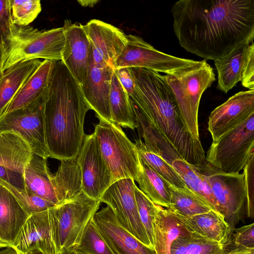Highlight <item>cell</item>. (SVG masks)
Segmentation results:
<instances>
[{
	"instance_id": "obj_25",
	"label": "cell",
	"mask_w": 254,
	"mask_h": 254,
	"mask_svg": "<svg viewBox=\"0 0 254 254\" xmlns=\"http://www.w3.org/2000/svg\"><path fill=\"white\" fill-rule=\"evenodd\" d=\"M251 42L238 45L214 61L217 73V87L224 93L241 81L248 48Z\"/></svg>"
},
{
	"instance_id": "obj_37",
	"label": "cell",
	"mask_w": 254,
	"mask_h": 254,
	"mask_svg": "<svg viewBox=\"0 0 254 254\" xmlns=\"http://www.w3.org/2000/svg\"><path fill=\"white\" fill-rule=\"evenodd\" d=\"M12 23L19 26H27L40 13V0H10Z\"/></svg>"
},
{
	"instance_id": "obj_44",
	"label": "cell",
	"mask_w": 254,
	"mask_h": 254,
	"mask_svg": "<svg viewBox=\"0 0 254 254\" xmlns=\"http://www.w3.org/2000/svg\"><path fill=\"white\" fill-rule=\"evenodd\" d=\"M117 78L127 92L130 96L134 88V80L129 67H122L114 69Z\"/></svg>"
},
{
	"instance_id": "obj_1",
	"label": "cell",
	"mask_w": 254,
	"mask_h": 254,
	"mask_svg": "<svg viewBox=\"0 0 254 254\" xmlns=\"http://www.w3.org/2000/svg\"><path fill=\"white\" fill-rule=\"evenodd\" d=\"M171 12L181 46L205 60L254 41V0H180Z\"/></svg>"
},
{
	"instance_id": "obj_34",
	"label": "cell",
	"mask_w": 254,
	"mask_h": 254,
	"mask_svg": "<svg viewBox=\"0 0 254 254\" xmlns=\"http://www.w3.org/2000/svg\"><path fill=\"white\" fill-rule=\"evenodd\" d=\"M228 245L220 244L191 232V235L179 237L172 243L170 254H216Z\"/></svg>"
},
{
	"instance_id": "obj_26",
	"label": "cell",
	"mask_w": 254,
	"mask_h": 254,
	"mask_svg": "<svg viewBox=\"0 0 254 254\" xmlns=\"http://www.w3.org/2000/svg\"><path fill=\"white\" fill-rule=\"evenodd\" d=\"M39 60L18 63L4 71L0 80V119L19 90L41 64Z\"/></svg>"
},
{
	"instance_id": "obj_42",
	"label": "cell",
	"mask_w": 254,
	"mask_h": 254,
	"mask_svg": "<svg viewBox=\"0 0 254 254\" xmlns=\"http://www.w3.org/2000/svg\"><path fill=\"white\" fill-rule=\"evenodd\" d=\"M236 247L254 248V223L235 229L232 233Z\"/></svg>"
},
{
	"instance_id": "obj_11",
	"label": "cell",
	"mask_w": 254,
	"mask_h": 254,
	"mask_svg": "<svg viewBox=\"0 0 254 254\" xmlns=\"http://www.w3.org/2000/svg\"><path fill=\"white\" fill-rule=\"evenodd\" d=\"M43 93L27 106L0 118V129L17 132L29 144L33 154L47 159L50 154L45 133Z\"/></svg>"
},
{
	"instance_id": "obj_3",
	"label": "cell",
	"mask_w": 254,
	"mask_h": 254,
	"mask_svg": "<svg viewBox=\"0 0 254 254\" xmlns=\"http://www.w3.org/2000/svg\"><path fill=\"white\" fill-rule=\"evenodd\" d=\"M134 88L129 96L153 130L184 160L202 168L205 154L200 140L187 131L171 89L162 74L130 68Z\"/></svg>"
},
{
	"instance_id": "obj_9",
	"label": "cell",
	"mask_w": 254,
	"mask_h": 254,
	"mask_svg": "<svg viewBox=\"0 0 254 254\" xmlns=\"http://www.w3.org/2000/svg\"><path fill=\"white\" fill-rule=\"evenodd\" d=\"M209 182L219 212L229 225L232 234L246 213V193L243 173H228L206 163L200 168Z\"/></svg>"
},
{
	"instance_id": "obj_33",
	"label": "cell",
	"mask_w": 254,
	"mask_h": 254,
	"mask_svg": "<svg viewBox=\"0 0 254 254\" xmlns=\"http://www.w3.org/2000/svg\"><path fill=\"white\" fill-rule=\"evenodd\" d=\"M139 157L171 185L180 189L187 188L175 169L162 156L149 149L139 138L134 143Z\"/></svg>"
},
{
	"instance_id": "obj_29",
	"label": "cell",
	"mask_w": 254,
	"mask_h": 254,
	"mask_svg": "<svg viewBox=\"0 0 254 254\" xmlns=\"http://www.w3.org/2000/svg\"><path fill=\"white\" fill-rule=\"evenodd\" d=\"M170 164L180 176L187 188L207 202L213 210L219 212L218 205L206 176L200 168L190 164L180 157L173 159Z\"/></svg>"
},
{
	"instance_id": "obj_19",
	"label": "cell",
	"mask_w": 254,
	"mask_h": 254,
	"mask_svg": "<svg viewBox=\"0 0 254 254\" xmlns=\"http://www.w3.org/2000/svg\"><path fill=\"white\" fill-rule=\"evenodd\" d=\"M11 247L19 254H25L33 249L44 254H56L48 209L29 215Z\"/></svg>"
},
{
	"instance_id": "obj_43",
	"label": "cell",
	"mask_w": 254,
	"mask_h": 254,
	"mask_svg": "<svg viewBox=\"0 0 254 254\" xmlns=\"http://www.w3.org/2000/svg\"><path fill=\"white\" fill-rule=\"evenodd\" d=\"M0 179L15 187L25 190L23 175L19 172L0 166Z\"/></svg>"
},
{
	"instance_id": "obj_2",
	"label": "cell",
	"mask_w": 254,
	"mask_h": 254,
	"mask_svg": "<svg viewBox=\"0 0 254 254\" xmlns=\"http://www.w3.org/2000/svg\"><path fill=\"white\" fill-rule=\"evenodd\" d=\"M45 133L50 157L76 158L85 133V117L90 108L80 84L62 61H55L44 93Z\"/></svg>"
},
{
	"instance_id": "obj_21",
	"label": "cell",
	"mask_w": 254,
	"mask_h": 254,
	"mask_svg": "<svg viewBox=\"0 0 254 254\" xmlns=\"http://www.w3.org/2000/svg\"><path fill=\"white\" fill-rule=\"evenodd\" d=\"M173 213L190 232L220 244H228L232 235L231 228L224 216L219 212L211 209L190 217Z\"/></svg>"
},
{
	"instance_id": "obj_52",
	"label": "cell",
	"mask_w": 254,
	"mask_h": 254,
	"mask_svg": "<svg viewBox=\"0 0 254 254\" xmlns=\"http://www.w3.org/2000/svg\"><path fill=\"white\" fill-rule=\"evenodd\" d=\"M226 250V248L225 249H224V250L221 251L220 252H219V253H218L216 254H224Z\"/></svg>"
},
{
	"instance_id": "obj_38",
	"label": "cell",
	"mask_w": 254,
	"mask_h": 254,
	"mask_svg": "<svg viewBox=\"0 0 254 254\" xmlns=\"http://www.w3.org/2000/svg\"><path fill=\"white\" fill-rule=\"evenodd\" d=\"M134 193L137 210L148 239L153 248L154 233L153 219L155 215V204L135 185Z\"/></svg>"
},
{
	"instance_id": "obj_49",
	"label": "cell",
	"mask_w": 254,
	"mask_h": 254,
	"mask_svg": "<svg viewBox=\"0 0 254 254\" xmlns=\"http://www.w3.org/2000/svg\"><path fill=\"white\" fill-rule=\"evenodd\" d=\"M59 254H84L76 250H64Z\"/></svg>"
},
{
	"instance_id": "obj_8",
	"label": "cell",
	"mask_w": 254,
	"mask_h": 254,
	"mask_svg": "<svg viewBox=\"0 0 254 254\" xmlns=\"http://www.w3.org/2000/svg\"><path fill=\"white\" fill-rule=\"evenodd\" d=\"M254 113L212 141L205 161L228 173H240L254 153Z\"/></svg>"
},
{
	"instance_id": "obj_35",
	"label": "cell",
	"mask_w": 254,
	"mask_h": 254,
	"mask_svg": "<svg viewBox=\"0 0 254 254\" xmlns=\"http://www.w3.org/2000/svg\"><path fill=\"white\" fill-rule=\"evenodd\" d=\"M0 184L8 190L27 213L31 214L52 207V202L25 190L15 187L0 179Z\"/></svg>"
},
{
	"instance_id": "obj_20",
	"label": "cell",
	"mask_w": 254,
	"mask_h": 254,
	"mask_svg": "<svg viewBox=\"0 0 254 254\" xmlns=\"http://www.w3.org/2000/svg\"><path fill=\"white\" fill-rule=\"evenodd\" d=\"M155 209L153 249L156 254H170L172 243L179 237L189 236L191 232L169 209L155 204Z\"/></svg>"
},
{
	"instance_id": "obj_16",
	"label": "cell",
	"mask_w": 254,
	"mask_h": 254,
	"mask_svg": "<svg viewBox=\"0 0 254 254\" xmlns=\"http://www.w3.org/2000/svg\"><path fill=\"white\" fill-rule=\"evenodd\" d=\"M65 42L62 61L77 82H85L91 56L90 43L80 23L65 20L63 26Z\"/></svg>"
},
{
	"instance_id": "obj_36",
	"label": "cell",
	"mask_w": 254,
	"mask_h": 254,
	"mask_svg": "<svg viewBox=\"0 0 254 254\" xmlns=\"http://www.w3.org/2000/svg\"><path fill=\"white\" fill-rule=\"evenodd\" d=\"M75 250L84 254H114L99 232L93 218Z\"/></svg>"
},
{
	"instance_id": "obj_40",
	"label": "cell",
	"mask_w": 254,
	"mask_h": 254,
	"mask_svg": "<svg viewBox=\"0 0 254 254\" xmlns=\"http://www.w3.org/2000/svg\"><path fill=\"white\" fill-rule=\"evenodd\" d=\"M13 25L10 0H0V43L5 48L11 35Z\"/></svg>"
},
{
	"instance_id": "obj_31",
	"label": "cell",
	"mask_w": 254,
	"mask_h": 254,
	"mask_svg": "<svg viewBox=\"0 0 254 254\" xmlns=\"http://www.w3.org/2000/svg\"><path fill=\"white\" fill-rule=\"evenodd\" d=\"M140 166L136 181L139 189L155 204L169 208L171 204V185L143 160Z\"/></svg>"
},
{
	"instance_id": "obj_15",
	"label": "cell",
	"mask_w": 254,
	"mask_h": 254,
	"mask_svg": "<svg viewBox=\"0 0 254 254\" xmlns=\"http://www.w3.org/2000/svg\"><path fill=\"white\" fill-rule=\"evenodd\" d=\"M254 113V89L240 91L215 108L210 114L208 130L216 141L230 129Z\"/></svg>"
},
{
	"instance_id": "obj_6",
	"label": "cell",
	"mask_w": 254,
	"mask_h": 254,
	"mask_svg": "<svg viewBox=\"0 0 254 254\" xmlns=\"http://www.w3.org/2000/svg\"><path fill=\"white\" fill-rule=\"evenodd\" d=\"M64 42L63 27L41 31L13 24L6 47L3 70L18 63L33 60L62 61Z\"/></svg>"
},
{
	"instance_id": "obj_39",
	"label": "cell",
	"mask_w": 254,
	"mask_h": 254,
	"mask_svg": "<svg viewBox=\"0 0 254 254\" xmlns=\"http://www.w3.org/2000/svg\"><path fill=\"white\" fill-rule=\"evenodd\" d=\"M246 193V214L249 218L254 216V153L243 169Z\"/></svg>"
},
{
	"instance_id": "obj_28",
	"label": "cell",
	"mask_w": 254,
	"mask_h": 254,
	"mask_svg": "<svg viewBox=\"0 0 254 254\" xmlns=\"http://www.w3.org/2000/svg\"><path fill=\"white\" fill-rule=\"evenodd\" d=\"M52 182L60 204L81 193V173L76 158L61 160Z\"/></svg>"
},
{
	"instance_id": "obj_45",
	"label": "cell",
	"mask_w": 254,
	"mask_h": 254,
	"mask_svg": "<svg viewBox=\"0 0 254 254\" xmlns=\"http://www.w3.org/2000/svg\"><path fill=\"white\" fill-rule=\"evenodd\" d=\"M224 254H254V248L236 247L229 251L226 250Z\"/></svg>"
},
{
	"instance_id": "obj_47",
	"label": "cell",
	"mask_w": 254,
	"mask_h": 254,
	"mask_svg": "<svg viewBox=\"0 0 254 254\" xmlns=\"http://www.w3.org/2000/svg\"><path fill=\"white\" fill-rule=\"evenodd\" d=\"M78 2L83 6L92 7L99 1L98 0H78Z\"/></svg>"
},
{
	"instance_id": "obj_41",
	"label": "cell",
	"mask_w": 254,
	"mask_h": 254,
	"mask_svg": "<svg viewBox=\"0 0 254 254\" xmlns=\"http://www.w3.org/2000/svg\"><path fill=\"white\" fill-rule=\"evenodd\" d=\"M242 85L254 89V43L251 42L248 48L241 81Z\"/></svg>"
},
{
	"instance_id": "obj_48",
	"label": "cell",
	"mask_w": 254,
	"mask_h": 254,
	"mask_svg": "<svg viewBox=\"0 0 254 254\" xmlns=\"http://www.w3.org/2000/svg\"><path fill=\"white\" fill-rule=\"evenodd\" d=\"M0 254H19L11 247H7L5 249L0 251Z\"/></svg>"
},
{
	"instance_id": "obj_32",
	"label": "cell",
	"mask_w": 254,
	"mask_h": 254,
	"mask_svg": "<svg viewBox=\"0 0 254 254\" xmlns=\"http://www.w3.org/2000/svg\"><path fill=\"white\" fill-rule=\"evenodd\" d=\"M171 204L168 209L175 213L190 217L213 209L207 202L188 188H177L171 185Z\"/></svg>"
},
{
	"instance_id": "obj_51",
	"label": "cell",
	"mask_w": 254,
	"mask_h": 254,
	"mask_svg": "<svg viewBox=\"0 0 254 254\" xmlns=\"http://www.w3.org/2000/svg\"><path fill=\"white\" fill-rule=\"evenodd\" d=\"M9 247L7 244L2 241L0 238V248H6Z\"/></svg>"
},
{
	"instance_id": "obj_13",
	"label": "cell",
	"mask_w": 254,
	"mask_h": 254,
	"mask_svg": "<svg viewBox=\"0 0 254 254\" xmlns=\"http://www.w3.org/2000/svg\"><path fill=\"white\" fill-rule=\"evenodd\" d=\"M76 159L81 173L83 192L93 199L100 200L112 184V175L94 132L85 135Z\"/></svg>"
},
{
	"instance_id": "obj_23",
	"label": "cell",
	"mask_w": 254,
	"mask_h": 254,
	"mask_svg": "<svg viewBox=\"0 0 254 254\" xmlns=\"http://www.w3.org/2000/svg\"><path fill=\"white\" fill-rule=\"evenodd\" d=\"M47 160L33 154L23 173L25 189L57 205L60 203L52 182L53 175L49 172Z\"/></svg>"
},
{
	"instance_id": "obj_17",
	"label": "cell",
	"mask_w": 254,
	"mask_h": 254,
	"mask_svg": "<svg viewBox=\"0 0 254 254\" xmlns=\"http://www.w3.org/2000/svg\"><path fill=\"white\" fill-rule=\"evenodd\" d=\"M93 220L114 254H156L122 226L108 206L98 210Z\"/></svg>"
},
{
	"instance_id": "obj_30",
	"label": "cell",
	"mask_w": 254,
	"mask_h": 254,
	"mask_svg": "<svg viewBox=\"0 0 254 254\" xmlns=\"http://www.w3.org/2000/svg\"><path fill=\"white\" fill-rule=\"evenodd\" d=\"M109 102L112 122L132 130L138 127L132 101L114 71L111 79Z\"/></svg>"
},
{
	"instance_id": "obj_24",
	"label": "cell",
	"mask_w": 254,
	"mask_h": 254,
	"mask_svg": "<svg viewBox=\"0 0 254 254\" xmlns=\"http://www.w3.org/2000/svg\"><path fill=\"white\" fill-rule=\"evenodd\" d=\"M33 155L30 145L20 134L0 129V166L23 175Z\"/></svg>"
},
{
	"instance_id": "obj_7",
	"label": "cell",
	"mask_w": 254,
	"mask_h": 254,
	"mask_svg": "<svg viewBox=\"0 0 254 254\" xmlns=\"http://www.w3.org/2000/svg\"><path fill=\"white\" fill-rule=\"evenodd\" d=\"M98 119L99 122L95 126L94 132L110 169L112 184L125 178L136 181L140 159L134 143L127 137L121 127L113 122Z\"/></svg>"
},
{
	"instance_id": "obj_50",
	"label": "cell",
	"mask_w": 254,
	"mask_h": 254,
	"mask_svg": "<svg viewBox=\"0 0 254 254\" xmlns=\"http://www.w3.org/2000/svg\"><path fill=\"white\" fill-rule=\"evenodd\" d=\"M25 254H44L39 250L36 249H33Z\"/></svg>"
},
{
	"instance_id": "obj_18",
	"label": "cell",
	"mask_w": 254,
	"mask_h": 254,
	"mask_svg": "<svg viewBox=\"0 0 254 254\" xmlns=\"http://www.w3.org/2000/svg\"><path fill=\"white\" fill-rule=\"evenodd\" d=\"M114 69L98 66L93 63L92 54L85 82L81 89L88 105L97 118L112 122L109 97L111 82Z\"/></svg>"
},
{
	"instance_id": "obj_10",
	"label": "cell",
	"mask_w": 254,
	"mask_h": 254,
	"mask_svg": "<svg viewBox=\"0 0 254 254\" xmlns=\"http://www.w3.org/2000/svg\"><path fill=\"white\" fill-rule=\"evenodd\" d=\"M127 43L115 61L114 69L142 68L165 74L194 64L196 61L183 59L159 51L138 36L127 35Z\"/></svg>"
},
{
	"instance_id": "obj_5",
	"label": "cell",
	"mask_w": 254,
	"mask_h": 254,
	"mask_svg": "<svg viewBox=\"0 0 254 254\" xmlns=\"http://www.w3.org/2000/svg\"><path fill=\"white\" fill-rule=\"evenodd\" d=\"M101 203L82 191L74 198L48 209L56 254L76 249Z\"/></svg>"
},
{
	"instance_id": "obj_27",
	"label": "cell",
	"mask_w": 254,
	"mask_h": 254,
	"mask_svg": "<svg viewBox=\"0 0 254 254\" xmlns=\"http://www.w3.org/2000/svg\"><path fill=\"white\" fill-rule=\"evenodd\" d=\"M55 63V61L47 60L42 61L12 100L3 116L27 106L42 95L48 85Z\"/></svg>"
},
{
	"instance_id": "obj_22",
	"label": "cell",
	"mask_w": 254,
	"mask_h": 254,
	"mask_svg": "<svg viewBox=\"0 0 254 254\" xmlns=\"http://www.w3.org/2000/svg\"><path fill=\"white\" fill-rule=\"evenodd\" d=\"M29 215L13 195L0 184V238L12 247Z\"/></svg>"
},
{
	"instance_id": "obj_12",
	"label": "cell",
	"mask_w": 254,
	"mask_h": 254,
	"mask_svg": "<svg viewBox=\"0 0 254 254\" xmlns=\"http://www.w3.org/2000/svg\"><path fill=\"white\" fill-rule=\"evenodd\" d=\"M135 186L134 181L131 179L119 180L108 187L100 200L110 207L124 228L143 244L152 248L139 216Z\"/></svg>"
},
{
	"instance_id": "obj_14",
	"label": "cell",
	"mask_w": 254,
	"mask_h": 254,
	"mask_svg": "<svg viewBox=\"0 0 254 254\" xmlns=\"http://www.w3.org/2000/svg\"><path fill=\"white\" fill-rule=\"evenodd\" d=\"M83 27L90 43L93 64L114 69L115 61L127 43V34L114 25L95 19Z\"/></svg>"
},
{
	"instance_id": "obj_4",
	"label": "cell",
	"mask_w": 254,
	"mask_h": 254,
	"mask_svg": "<svg viewBox=\"0 0 254 254\" xmlns=\"http://www.w3.org/2000/svg\"><path fill=\"white\" fill-rule=\"evenodd\" d=\"M175 98L185 127L195 139L200 140L198 113L204 92L215 81L212 67L204 60L162 75Z\"/></svg>"
},
{
	"instance_id": "obj_46",
	"label": "cell",
	"mask_w": 254,
	"mask_h": 254,
	"mask_svg": "<svg viewBox=\"0 0 254 254\" xmlns=\"http://www.w3.org/2000/svg\"><path fill=\"white\" fill-rule=\"evenodd\" d=\"M6 57V48L0 43V80L2 77L3 73V66L5 61Z\"/></svg>"
}]
</instances>
